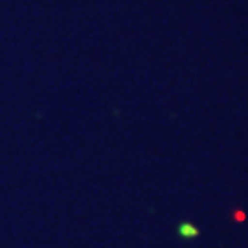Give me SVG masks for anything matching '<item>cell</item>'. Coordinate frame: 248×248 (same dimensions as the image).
Masks as SVG:
<instances>
[{"mask_svg": "<svg viewBox=\"0 0 248 248\" xmlns=\"http://www.w3.org/2000/svg\"><path fill=\"white\" fill-rule=\"evenodd\" d=\"M177 232L182 239H195V237H199V233H201V230L197 228L195 224H191V222H180Z\"/></svg>", "mask_w": 248, "mask_h": 248, "instance_id": "cell-1", "label": "cell"}, {"mask_svg": "<svg viewBox=\"0 0 248 248\" xmlns=\"http://www.w3.org/2000/svg\"><path fill=\"white\" fill-rule=\"evenodd\" d=\"M235 213H237V215H235V219H237V221H243V219H245V215H241L243 212H235Z\"/></svg>", "mask_w": 248, "mask_h": 248, "instance_id": "cell-2", "label": "cell"}]
</instances>
